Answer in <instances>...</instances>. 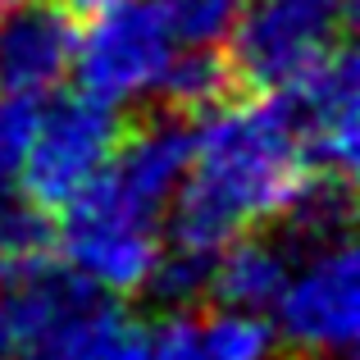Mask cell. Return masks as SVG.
I'll return each instance as SVG.
<instances>
[{
  "mask_svg": "<svg viewBox=\"0 0 360 360\" xmlns=\"http://www.w3.org/2000/svg\"><path fill=\"white\" fill-rule=\"evenodd\" d=\"M310 174L278 96H224L192 123V160L165 210V242L214 255L238 233L274 224Z\"/></svg>",
  "mask_w": 360,
  "mask_h": 360,
  "instance_id": "6da1fadb",
  "label": "cell"
},
{
  "mask_svg": "<svg viewBox=\"0 0 360 360\" xmlns=\"http://www.w3.org/2000/svg\"><path fill=\"white\" fill-rule=\"evenodd\" d=\"M165 246V214L155 205L123 192L101 169L73 201L60 205L55 251L64 269L110 297H137Z\"/></svg>",
  "mask_w": 360,
  "mask_h": 360,
  "instance_id": "7a4b0ae2",
  "label": "cell"
},
{
  "mask_svg": "<svg viewBox=\"0 0 360 360\" xmlns=\"http://www.w3.org/2000/svg\"><path fill=\"white\" fill-rule=\"evenodd\" d=\"M352 32V0H246L229 32L233 82L274 96L338 55Z\"/></svg>",
  "mask_w": 360,
  "mask_h": 360,
  "instance_id": "3957f363",
  "label": "cell"
},
{
  "mask_svg": "<svg viewBox=\"0 0 360 360\" xmlns=\"http://www.w3.org/2000/svg\"><path fill=\"white\" fill-rule=\"evenodd\" d=\"M178 51L183 46L160 18L155 0H115L105 9H91V23L78 32L73 78H78L82 96L128 110L141 101H155Z\"/></svg>",
  "mask_w": 360,
  "mask_h": 360,
  "instance_id": "277c9868",
  "label": "cell"
},
{
  "mask_svg": "<svg viewBox=\"0 0 360 360\" xmlns=\"http://www.w3.org/2000/svg\"><path fill=\"white\" fill-rule=\"evenodd\" d=\"M269 315L274 338H283L297 356L352 360L360 338V274L352 238L297 251Z\"/></svg>",
  "mask_w": 360,
  "mask_h": 360,
  "instance_id": "5b68a950",
  "label": "cell"
},
{
  "mask_svg": "<svg viewBox=\"0 0 360 360\" xmlns=\"http://www.w3.org/2000/svg\"><path fill=\"white\" fill-rule=\"evenodd\" d=\"M123 128H128L123 110L101 105L82 91L55 101V105H41L27 155L14 178L18 192L27 201H37L41 210H60L110 165Z\"/></svg>",
  "mask_w": 360,
  "mask_h": 360,
  "instance_id": "8992f818",
  "label": "cell"
},
{
  "mask_svg": "<svg viewBox=\"0 0 360 360\" xmlns=\"http://www.w3.org/2000/svg\"><path fill=\"white\" fill-rule=\"evenodd\" d=\"M274 96H278V105L288 110L310 169L338 174V178L356 174L360 91H356V55H352V46H342V51L328 55L319 69H310L301 82L274 91Z\"/></svg>",
  "mask_w": 360,
  "mask_h": 360,
  "instance_id": "52a82bcc",
  "label": "cell"
},
{
  "mask_svg": "<svg viewBox=\"0 0 360 360\" xmlns=\"http://www.w3.org/2000/svg\"><path fill=\"white\" fill-rule=\"evenodd\" d=\"M78 23L60 0H18L0 14V91L51 96L73 73Z\"/></svg>",
  "mask_w": 360,
  "mask_h": 360,
  "instance_id": "ba28073f",
  "label": "cell"
},
{
  "mask_svg": "<svg viewBox=\"0 0 360 360\" xmlns=\"http://www.w3.org/2000/svg\"><path fill=\"white\" fill-rule=\"evenodd\" d=\"M274 328L246 310H169L146 342V360H269Z\"/></svg>",
  "mask_w": 360,
  "mask_h": 360,
  "instance_id": "9c48e42d",
  "label": "cell"
},
{
  "mask_svg": "<svg viewBox=\"0 0 360 360\" xmlns=\"http://www.w3.org/2000/svg\"><path fill=\"white\" fill-rule=\"evenodd\" d=\"M146 342L150 333L119 306V297L82 288L32 360H146Z\"/></svg>",
  "mask_w": 360,
  "mask_h": 360,
  "instance_id": "30bf717a",
  "label": "cell"
},
{
  "mask_svg": "<svg viewBox=\"0 0 360 360\" xmlns=\"http://www.w3.org/2000/svg\"><path fill=\"white\" fill-rule=\"evenodd\" d=\"M297 260L288 242L278 233H238L233 242H224L214 251L210 264V288L205 297L224 310H246V315H269V306L278 301L288 269Z\"/></svg>",
  "mask_w": 360,
  "mask_h": 360,
  "instance_id": "8fae6325",
  "label": "cell"
},
{
  "mask_svg": "<svg viewBox=\"0 0 360 360\" xmlns=\"http://www.w3.org/2000/svg\"><path fill=\"white\" fill-rule=\"evenodd\" d=\"M233 87L238 82H233V69L219 51H178L165 82H160V91H155V101H160V110L205 115L224 96H233Z\"/></svg>",
  "mask_w": 360,
  "mask_h": 360,
  "instance_id": "7c38bea8",
  "label": "cell"
},
{
  "mask_svg": "<svg viewBox=\"0 0 360 360\" xmlns=\"http://www.w3.org/2000/svg\"><path fill=\"white\" fill-rule=\"evenodd\" d=\"M55 255V219L23 192L0 196V274Z\"/></svg>",
  "mask_w": 360,
  "mask_h": 360,
  "instance_id": "4fadbf2b",
  "label": "cell"
},
{
  "mask_svg": "<svg viewBox=\"0 0 360 360\" xmlns=\"http://www.w3.org/2000/svg\"><path fill=\"white\" fill-rule=\"evenodd\" d=\"M246 0H155L160 18L169 23L183 51H219L229 41Z\"/></svg>",
  "mask_w": 360,
  "mask_h": 360,
  "instance_id": "5bb4252c",
  "label": "cell"
},
{
  "mask_svg": "<svg viewBox=\"0 0 360 360\" xmlns=\"http://www.w3.org/2000/svg\"><path fill=\"white\" fill-rule=\"evenodd\" d=\"M37 115H41V101L0 91V187H9L18 178V165H23V155H27Z\"/></svg>",
  "mask_w": 360,
  "mask_h": 360,
  "instance_id": "9a60e30c",
  "label": "cell"
},
{
  "mask_svg": "<svg viewBox=\"0 0 360 360\" xmlns=\"http://www.w3.org/2000/svg\"><path fill=\"white\" fill-rule=\"evenodd\" d=\"M64 9H73V14H91V9H105V5H115V0H60Z\"/></svg>",
  "mask_w": 360,
  "mask_h": 360,
  "instance_id": "2e32d148",
  "label": "cell"
},
{
  "mask_svg": "<svg viewBox=\"0 0 360 360\" xmlns=\"http://www.w3.org/2000/svg\"><path fill=\"white\" fill-rule=\"evenodd\" d=\"M18 5V0H0V14H5V9H14Z\"/></svg>",
  "mask_w": 360,
  "mask_h": 360,
  "instance_id": "e0dca14e",
  "label": "cell"
}]
</instances>
